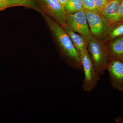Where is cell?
<instances>
[{
	"label": "cell",
	"mask_w": 123,
	"mask_h": 123,
	"mask_svg": "<svg viewBox=\"0 0 123 123\" xmlns=\"http://www.w3.org/2000/svg\"><path fill=\"white\" fill-rule=\"evenodd\" d=\"M43 14L56 39L60 51L68 65L75 70L83 71L80 55L69 36L62 26L46 14Z\"/></svg>",
	"instance_id": "cell-1"
},
{
	"label": "cell",
	"mask_w": 123,
	"mask_h": 123,
	"mask_svg": "<svg viewBox=\"0 0 123 123\" xmlns=\"http://www.w3.org/2000/svg\"><path fill=\"white\" fill-rule=\"evenodd\" d=\"M87 49L97 72L100 76L103 75L110 60L105 43L93 37L88 42Z\"/></svg>",
	"instance_id": "cell-2"
},
{
	"label": "cell",
	"mask_w": 123,
	"mask_h": 123,
	"mask_svg": "<svg viewBox=\"0 0 123 123\" xmlns=\"http://www.w3.org/2000/svg\"><path fill=\"white\" fill-rule=\"evenodd\" d=\"M84 78L82 87L85 92H91L96 87L100 80V75L97 72L87 49L79 54Z\"/></svg>",
	"instance_id": "cell-3"
},
{
	"label": "cell",
	"mask_w": 123,
	"mask_h": 123,
	"mask_svg": "<svg viewBox=\"0 0 123 123\" xmlns=\"http://www.w3.org/2000/svg\"><path fill=\"white\" fill-rule=\"evenodd\" d=\"M66 24L72 30L81 35L88 40L93 37L90 30L85 11L67 14Z\"/></svg>",
	"instance_id": "cell-4"
},
{
	"label": "cell",
	"mask_w": 123,
	"mask_h": 123,
	"mask_svg": "<svg viewBox=\"0 0 123 123\" xmlns=\"http://www.w3.org/2000/svg\"><path fill=\"white\" fill-rule=\"evenodd\" d=\"M44 13L63 26L66 24L67 13L64 8L57 0H34Z\"/></svg>",
	"instance_id": "cell-5"
},
{
	"label": "cell",
	"mask_w": 123,
	"mask_h": 123,
	"mask_svg": "<svg viewBox=\"0 0 123 123\" xmlns=\"http://www.w3.org/2000/svg\"><path fill=\"white\" fill-rule=\"evenodd\" d=\"M85 11L92 36L102 40L111 24L99 12L86 10Z\"/></svg>",
	"instance_id": "cell-6"
},
{
	"label": "cell",
	"mask_w": 123,
	"mask_h": 123,
	"mask_svg": "<svg viewBox=\"0 0 123 123\" xmlns=\"http://www.w3.org/2000/svg\"><path fill=\"white\" fill-rule=\"evenodd\" d=\"M110 81L115 89L123 92V62L116 59L110 60L107 65Z\"/></svg>",
	"instance_id": "cell-7"
},
{
	"label": "cell",
	"mask_w": 123,
	"mask_h": 123,
	"mask_svg": "<svg viewBox=\"0 0 123 123\" xmlns=\"http://www.w3.org/2000/svg\"><path fill=\"white\" fill-rule=\"evenodd\" d=\"M121 0H111L108 1L99 13L111 25L118 21L119 12Z\"/></svg>",
	"instance_id": "cell-8"
},
{
	"label": "cell",
	"mask_w": 123,
	"mask_h": 123,
	"mask_svg": "<svg viewBox=\"0 0 123 123\" xmlns=\"http://www.w3.org/2000/svg\"><path fill=\"white\" fill-rule=\"evenodd\" d=\"M105 44L109 59L123 61V36Z\"/></svg>",
	"instance_id": "cell-9"
},
{
	"label": "cell",
	"mask_w": 123,
	"mask_h": 123,
	"mask_svg": "<svg viewBox=\"0 0 123 123\" xmlns=\"http://www.w3.org/2000/svg\"><path fill=\"white\" fill-rule=\"evenodd\" d=\"M62 26L70 37L79 54L82 51L87 49L89 40L81 35L72 30L66 24Z\"/></svg>",
	"instance_id": "cell-10"
},
{
	"label": "cell",
	"mask_w": 123,
	"mask_h": 123,
	"mask_svg": "<svg viewBox=\"0 0 123 123\" xmlns=\"http://www.w3.org/2000/svg\"><path fill=\"white\" fill-rule=\"evenodd\" d=\"M123 36V21H118L111 25L102 41L105 43Z\"/></svg>",
	"instance_id": "cell-11"
},
{
	"label": "cell",
	"mask_w": 123,
	"mask_h": 123,
	"mask_svg": "<svg viewBox=\"0 0 123 123\" xmlns=\"http://www.w3.org/2000/svg\"><path fill=\"white\" fill-rule=\"evenodd\" d=\"M23 6L34 8L31 0H0V11L9 7Z\"/></svg>",
	"instance_id": "cell-12"
},
{
	"label": "cell",
	"mask_w": 123,
	"mask_h": 123,
	"mask_svg": "<svg viewBox=\"0 0 123 123\" xmlns=\"http://www.w3.org/2000/svg\"><path fill=\"white\" fill-rule=\"evenodd\" d=\"M64 8L67 14L74 13L86 10L81 0H69Z\"/></svg>",
	"instance_id": "cell-13"
},
{
	"label": "cell",
	"mask_w": 123,
	"mask_h": 123,
	"mask_svg": "<svg viewBox=\"0 0 123 123\" xmlns=\"http://www.w3.org/2000/svg\"><path fill=\"white\" fill-rule=\"evenodd\" d=\"M86 10L99 12L96 9L93 0H81Z\"/></svg>",
	"instance_id": "cell-14"
},
{
	"label": "cell",
	"mask_w": 123,
	"mask_h": 123,
	"mask_svg": "<svg viewBox=\"0 0 123 123\" xmlns=\"http://www.w3.org/2000/svg\"><path fill=\"white\" fill-rule=\"evenodd\" d=\"M93 0L96 9L99 13L107 2L106 0Z\"/></svg>",
	"instance_id": "cell-15"
},
{
	"label": "cell",
	"mask_w": 123,
	"mask_h": 123,
	"mask_svg": "<svg viewBox=\"0 0 123 123\" xmlns=\"http://www.w3.org/2000/svg\"><path fill=\"white\" fill-rule=\"evenodd\" d=\"M119 21H123V0H121L119 12Z\"/></svg>",
	"instance_id": "cell-16"
},
{
	"label": "cell",
	"mask_w": 123,
	"mask_h": 123,
	"mask_svg": "<svg viewBox=\"0 0 123 123\" xmlns=\"http://www.w3.org/2000/svg\"><path fill=\"white\" fill-rule=\"evenodd\" d=\"M64 7L69 0H57Z\"/></svg>",
	"instance_id": "cell-17"
},
{
	"label": "cell",
	"mask_w": 123,
	"mask_h": 123,
	"mask_svg": "<svg viewBox=\"0 0 123 123\" xmlns=\"http://www.w3.org/2000/svg\"><path fill=\"white\" fill-rule=\"evenodd\" d=\"M111 0H106L107 1H110Z\"/></svg>",
	"instance_id": "cell-18"
},
{
	"label": "cell",
	"mask_w": 123,
	"mask_h": 123,
	"mask_svg": "<svg viewBox=\"0 0 123 123\" xmlns=\"http://www.w3.org/2000/svg\"></svg>",
	"instance_id": "cell-19"
}]
</instances>
